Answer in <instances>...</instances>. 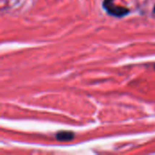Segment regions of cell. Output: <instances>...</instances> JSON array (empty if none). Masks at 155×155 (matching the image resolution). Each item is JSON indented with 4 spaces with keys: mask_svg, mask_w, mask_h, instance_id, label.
I'll return each mask as SVG.
<instances>
[{
    "mask_svg": "<svg viewBox=\"0 0 155 155\" xmlns=\"http://www.w3.org/2000/svg\"><path fill=\"white\" fill-rule=\"evenodd\" d=\"M153 11H154V13H155V6H154V9H153Z\"/></svg>",
    "mask_w": 155,
    "mask_h": 155,
    "instance_id": "3",
    "label": "cell"
},
{
    "mask_svg": "<svg viewBox=\"0 0 155 155\" xmlns=\"http://www.w3.org/2000/svg\"><path fill=\"white\" fill-rule=\"evenodd\" d=\"M55 138L59 142H69L74 138V134L68 131H62L55 134Z\"/></svg>",
    "mask_w": 155,
    "mask_h": 155,
    "instance_id": "2",
    "label": "cell"
},
{
    "mask_svg": "<svg viewBox=\"0 0 155 155\" xmlns=\"http://www.w3.org/2000/svg\"><path fill=\"white\" fill-rule=\"evenodd\" d=\"M103 6L110 15L116 17H123L130 13L128 8L120 5H115L114 4V0H104Z\"/></svg>",
    "mask_w": 155,
    "mask_h": 155,
    "instance_id": "1",
    "label": "cell"
}]
</instances>
